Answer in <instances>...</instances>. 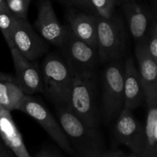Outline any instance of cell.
I'll list each match as a JSON object with an SVG mask.
<instances>
[{"instance_id":"cell-20","label":"cell","mask_w":157,"mask_h":157,"mask_svg":"<svg viewBox=\"0 0 157 157\" xmlns=\"http://www.w3.org/2000/svg\"><path fill=\"white\" fill-rule=\"evenodd\" d=\"M92 14L104 18H110L114 14L117 0H87Z\"/></svg>"},{"instance_id":"cell-29","label":"cell","mask_w":157,"mask_h":157,"mask_svg":"<svg viewBox=\"0 0 157 157\" xmlns=\"http://www.w3.org/2000/svg\"><path fill=\"white\" fill-rule=\"evenodd\" d=\"M151 2L152 5H153V12L154 13H156V4H157V0H150Z\"/></svg>"},{"instance_id":"cell-19","label":"cell","mask_w":157,"mask_h":157,"mask_svg":"<svg viewBox=\"0 0 157 157\" xmlns=\"http://www.w3.org/2000/svg\"><path fill=\"white\" fill-rule=\"evenodd\" d=\"M16 23L17 18L8 8L0 11V30L10 49L14 48L13 33Z\"/></svg>"},{"instance_id":"cell-10","label":"cell","mask_w":157,"mask_h":157,"mask_svg":"<svg viewBox=\"0 0 157 157\" xmlns=\"http://www.w3.org/2000/svg\"><path fill=\"white\" fill-rule=\"evenodd\" d=\"M35 29L48 43L60 48L65 38L67 25H62L57 18L51 0H41L34 23Z\"/></svg>"},{"instance_id":"cell-7","label":"cell","mask_w":157,"mask_h":157,"mask_svg":"<svg viewBox=\"0 0 157 157\" xmlns=\"http://www.w3.org/2000/svg\"><path fill=\"white\" fill-rule=\"evenodd\" d=\"M18 110L26 113L36 121L63 151L69 155L75 156V151L58 121L42 103L32 95H25Z\"/></svg>"},{"instance_id":"cell-3","label":"cell","mask_w":157,"mask_h":157,"mask_svg":"<svg viewBox=\"0 0 157 157\" xmlns=\"http://www.w3.org/2000/svg\"><path fill=\"white\" fill-rule=\"evenodd\" d=\"M97 39L101 63L121 59L126 50L127 37L119 15L113 14L110 18L97 16Z\"/></svg>"},{"instance_id":"cell-9","label":"cell","mask_w":157,"mask_h":157,"mask_svg":"<svg viewBox=\"0 0 157 157\" xmlns=\"http://www.w3.org/2000/svg\"><path fill=\"white\" fill-rule=\"evenodd\" d=\"M14 48L27 59L37 61L48 51V42L44 41L29 24L28 19L17 18L13 33Z\"/></svg>"},{"instance_id":"cell-2","label":"cell","mask_w":157,"mask_h":157,"mask_svg":"<svg viewBox=\"0 0 157 157\" xmlns=\"http://www.w3.org/2000/svg\"><path fill=\"white\" fill-rule=\"evenodd\" d=\"M41 73L46 97L55 106H68L75 74L61 55H48L41 64Z\"/></svg>"},{"instance_id":"cell-24","label":"cell","mask_w":157,"mask_h":157,"mask_svg":"<svg viewBox=\"0 0 157 157\" xmlns=\"http://www.w3.org/2000/svg\"><path fill=\"white\" fill-rule=\"evenodd\" d=\"M67 7L74 9H88L87 0H56Z\"/></svg>"},{"instance_id":"cell-21","label":"cell","mask_w":157,"mask_h":157,"mask_svg":"<svg viewBox=\"0 0 157 157\" xmlns=\"http://www.w3.org/2000/svg\"><path fill=\"white\" fill-rule=\"evenodd\" d=\"M150 56L157 62V21L156 16L153 17L143 40Z\"/></svg>"},{"instance_id":"cell-4","label":"cell","mask_w":157,"mask_h":157,"mask_svg":"<svg viewBox=\"0 0 157 157\" xmlns=\"http://www.w3.org/2000/svg\"><path fill=\"white\" fill-rule=\"evenodd\" d=\"M68 107L87 125L98 127V113L95 101L94 73L75 75Z\"/></svg>"},{"instance_id":"cell-28","label":"cell","mask_w":157,"mask_h":157,"mask_svg":"<svg viewBox=\"0 0 157 157\" xmlns=\"http://www.w3.org/2000/svg\"><path fill=\"white\" fill-rule=\"evenodd\" d=\"M5 9H7V6L5 0H0V11L3 10Z\"/></svg>"},{"instance_id":"cell-11","label":"cell","mask_w":157,"mask_h":157,"mask_svg":"<svg viewBox=\"0 0 157 157\" xmlns=\"http://www.w3.org/2000/svg\"><path fill=\"white\" fill-rule=\"evenodd\" d=\"M15 71V83L25 95L43 93L41 70L36 61L23 56L15 48L10 49Z\"/></svg>"},{"instance_id":"cell-27","label":"cell","mask_w":157,"mask_h":157,"mask_svg":"<svg viewBox=\"0 0 157 157\" xmlns=\"http://www.w3.org/2000/svg\"><path fill=\"white\" fill-rule=\"evenodd\" d=\"M12 81V82H15V77L12 76V75L9 74L4 73V72L0 71V81Z\"/></svg>"},{"instance_id":"cell-12","label":"cell","mask_w":157,"mask_h":157,"mask_svg":"<svg viewBox=\"0 0 157 157\" xmlns=\"http://www.w3.org/2000/svg\"><path fill=\"white\" fill-rule=\"evenodd\" d=\"M121 5L127 18L130 34L136 43L142 41L156 13L139 0H128Z\"/></svg>"},{"instance_id":"cell-31","label":"cell","mask_w":157,"mask_h":157,"mask_svg":"<svg viewBox=\"0 0 157 157\" xmlns=\"http://www.w3.org/2000/svg\"><path fill=\"white\" fill-rule=\"evenodd\" d=\"M2 108V107H1V106H0V109H1Z\"/></svg>"},{"instance_id":"cell-17","label":"cell","mask_w":157,"mask_h":157,"mask_svg":"<svg viewBox=\"0 0 157 157\" xmlns=\"http://www.w3.org/2000/svg\"><path fill=\"white\" fill-rule=\"evenodd\" d=\"M135 56L144 90L157 88V62L150 55L144 41L136 43Z\"/></svg>"},{"instance_id":"cell-15","label":"cell","mask_w":157,"mask_h":157,"mask_svg":"<svg viewBox=\"0 0 157 157\" xmlns=\"http://www.w3.org/2000/svg\"><path fill=\"white\" fill-rule=\"evenodd\" d=\"M0 138L15 156H31L10 111L3 108L0 109Z\"/></svg>"},{"instance_id":"cell-25","label":"cell","mask_w":157,"mask_h":157,"mask_svg":"<svg viewBox=\"0 0 157 157\" xmlns=\"http://www.w3.org/2000/svg\"><path fill=\"white\" fill-rule=\"evenodd\" d=\"M102 157H130V154H127L121 149L112 148L106 150L103 153Z\"/></svg>"},{"instance_id":"cell-1","label":"cell","mask_w":157,"mask_h":157,"mask_svg":"<svg viewBox=\"0 0 157 157\" xmlns=\"http://www.w3.org/2000/svg\"><path fill=\"white\" fill-rule=\"evenodd\" d=\"M55 107L58 122L73 148L75 156L102 157L106 147L97 128L83 122L68 106L57 105Z\"/></svg>"},{"instance_id":"cell-26","label":"cell","mask_w":157,"mask_h":157,"mask_svg":"<svg viewBox=\"0 0 157 157\" xmlns=\"http://www.w3.org/2000/svg\"><path fill=\"white\" fill-rule=\"evenodd\" d=\"M15 156L13 153L6 147L4 143L0 138V157H12Z\"/></svg>"},{"instance_id":"cell-6","label":"cell","mask_w":157,"mask_h":157,"mask_svg":"<svg viewBox=\"0 0 157 157\" xmlns=\"http://www.w3.org/2000/svg\"><path fill=\"white\" fill-rule=\"evenodd\" d=\"M61 57L75 75L94 73L100 61L98 49L77 38L67 26V32L59 48Z\"/></svg>"},{"instance_id":"cell-14","label":"cell","mask_w":157,"mask_h":157,"mask_svg":"<svg viewBox=\"0 0 157 157\" xmlns=\"http://www.w3.org/2000/svg\"><path fill=\"white\" fill-rule=\"evenodd\" d=\"M124 107L133 110L144 101L142 80L133 58H128L124 62Z\"/></svg>"},{"instance_id":"cell-18","label":"cell","mask_w":157,"mask_h":157,"mask_svg":"<svg viewBox=\"0 0 157 157\" xmlns=\"http://www.w3.org/2000/svg\"><path fill=\"white\" fill-rule=\"evenodd\" d=\"M25 94L12 81H0V106L9 111L18 110Z\"/></svg>"},{"instance_id":"cell-22","label":"cell","mask_w":157,"mask_h":157,"mask_svg":"<svg viewBox=\"0 0 157 157\" xmlns=\"http://www.w3.org/2000/svg\"><path fill=\"white\" fill-rule=\"evenodd\" d=\"M9 10L18 18L28 19L31 0H5Z\"/></svg>"},{"instance_id":"cell-13","label":"cell","mask_w":157,"mask_h":157,"mask_svg":"<svg viewBox=\"0 0 157 157\" xmlns=\"http://www.w3.org/2000/svg\"><path fill=\"white\" fill-rule=\"evenodd\" d=\"M147 119L144 126L142 157H157V88L144 90Z\"/></svg>"},{"instance_id":"cell-30","label":"cell","mask_w":157,"mask_h":157,"mask_svg":"<svg viewBox=\"0 0 157 157\" xmlns=\"http://www.w3.org/2000/svg\"><path fill=\"white\" fill-rule=\"evenodd\" d=\"M127 1H128V0H117V4H122L123 2H127Z\"/></svg>"},{"instance_id":"cell-8","label":"cell","mask_w":157,"mask_h":157,"mask_svg":"<svg viewBox=\"0 0 157 157\" xmlns=\"http://www.w3.org/2000/svg\"><path fill=\"white\" fill-rule=\"evenodd\" d=\"M113 129L117 140L131 151L130 157H142L144 126L135 117L133 110L124 107L115 119Z\"/></svg>"},{"instance_id":"cell-23","label":"cell","mask_w":157,"mask_h":157,"mask_svg":"<svg viewBox=\"0 0 157 157\" xmlns=\"http://www.w3.org/2000/svg\"><path fill=\"white\" fill-rule=\"evenodd\" d=\"M35 157H61L63 154L57 147L49 145L42 146L41 150L35 153Z\"/></svg>"},{"instance_id":"cell-5","label":"cell","mask_w":157,"mask_h":157,"mask_svg":"<svg viewBox=\"0 0 157 157\" xmlns=\"http://www.w3.org/2000/svg\"><path fill=\"white\" fill-rule=\"evenodd\" d=\"M124 62L121 59L108 62L104 71L102 111L107 124L116 119L124 107Z\"/></svg>"},{"instance_id":"cell-16","label":"cell","mask_w":157,"mask_h":157,"mask_svg":"<svg viewBox=\"0 0 157 157\" xmlns=\"http://www.w3.org/2000/svg\"><path fill=\"white\" fill-rule=\"evenodd\" d=\"M67 16V25L72 33L81 41L98 49L96 15L70 11Z\"/></svg>"}]
</instances>
